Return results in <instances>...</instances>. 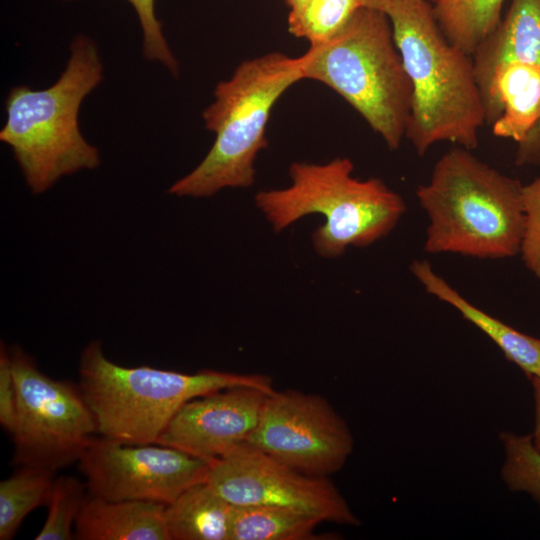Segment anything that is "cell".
I'll return each mask as SVG.
<instances>
[{
	"mask_svg": "<svg viewBox=\"0 0 540 540\" xmlns=\"http://www.w3.org/2000/svg\"><path fill=\"white\" fill-rule=\"evenodd\" d=\"M379 10L412 85L405 138L419 155L439 142L476 148L486 115L472 56L446 38L428 0H390Z\"/></svg>",
	"mask_w": 540,
	"mask_h": 540,
	"instance_id": "6da1fadb",
	"label": "cell"
},
{
	"mask_svg": "<svg viewBox=\"0 0 540 540\" xmlns=\"http://www.w3.org/2000/svg\"><path fill=\"white\" fill-rule=\"evenodd\" d=\"M523 184L457 147L416 189L428 225L424 251L479 259L520 253L525 229Z\"/></svg>",
	"mask_w": 540,
	"mask_h": 540,
	"instance_id": "7a4b0ae2",
	"label": "cell"
},
{
	"mask_svg": "<svg viewBox=\"0 0 540 540\" xmlns=\"http://www.w3.org/2000/svg\"><path fill=\"white\" fill-rule=\"evenodd\" d=\"M103 79V64L94 40L76 35L65 69L50 87H13L5 102L0 140L7 144L34 194L60 178L101 163L100 152L83 137L80 106Z\"/></svg>",
	"mask_w": 540,
	"mask_h": 540,
	"instance_id": "3957f363",
	"label": "cell"
},
{
	"mask_svg": "<svg viewBox=\"0 0 540 540\" xmlns=\"http://www.w3.org/2000/svg\"><path fill=\"white\" fill-rule=\"evenodd\" d=\"M347 157L326 163L293 162L290 185L261 190L254 202L272 229L280 233L312 214L325 218L312 233L316 253L343 255L348 247L363 248L387 236L406 212L403 198L378 178L358 179Z\"/></svg>",
	"mask_w": 540,
	"mask_h": 540,
	"instance_id": "277c9868",
	"label": "cell"
},
{
	"mask_svg": "<svg viewBox=\"0 0 540 540\" xmlns=\"http://www.w3.org/2000/svg\"><path fill=\"white\" fill-rule=\"evenodd\" d=\"M302 59L271 52L243 61L219 82L204 109L205 128L215 140L203 160L168 192L205 198L225 188H247L256 177L255 160L266 148V127L279 98L304 79Z\"/></svg>",
	"mask_w": 540,
	"mask_h": 540,
	"instance_id": "5b68a950",
	"label": "cell"
},
{
	"mask_svg": "<svg viewBox=\"0 0 540 540\" xmlns=\"http://www.w3.org/2000/svg\"><path fill=\"white\" fill-rule=\"evenodd\" d=\"M237 386L274 390L272 379L264 374L209 369L188 374L121 366L105 356L98 340L86 345L79 363V387L98 434L127 444H156L185 403Z\"/></svg>",
	"mask_w": 540,
	"mask_h": 540,
	"instance_id": "8992f818",
	"label": "cell"
},
{
	"mask_svg": "<svg viewBox=\"0 0 540 540\" xmlns=\"http://www.w3.org/2000/svg\"><path fill=\"white\" fill-rule=\"evenodd\" d=\"M304 79L328 86L350 104L390 150L405 138L412 85L387 15L363 6L326 42L301 55Z\"/></svg>",
	"mask_w": 540,
	"mask_h": 540,
	"instance_id": "52a82bcc",
	"label": "cell"
},
{
	"mask_svg": "<svg viewBox=\"0 0 540 540\" xmlns=\"http://www.w3.org/2000/svg\"><path fill=\"white\" fill-rule=\"evenodd\" d=\"M9 355L16 388L10 433L13 465L58 471L78 462L98 433L79 384L49 377L19 346H13Z\"/></svg>",
	"mask_w": 540,
	"mask_h": 540,
	"instance_id": "ba28073f",
	"label": "cell"
},
{
	"mask_svg": "<svg viewBox=\"0 0 540 540\" xmlns=\"http://www.w3.org/2000/svg\"><path fill=\"white\" fill-rule=\"evenodd\" d=\"M247 443L301 473L329 477L345 465L354 439L327 399L288 389L267 395Z\"/></svg>",
	"mask_w": 540,
	"mask_h": 540,
	"instance_id": "9c48e42d",
	"label": "cell"
},
{
	"mask_svg": "<svg viewBox=\"0 0 540 540\" xmlns=\"http://www.w3.org/2000/svg\"><path fill=\"white\" fill-rule=\"evenodd\" d=\"M77 463L91 496L163 505L206 482L212 464L172 447L127 444L101 435L93 437Z\"/></svg>",
	"mask_w": 540,
	"mask_h": 540,
	"instance_id": "30bf717a",
	"label": "cell"
},
{
	"mask_svg": "<svg viewBox=\"0 0 540 540\" xmlns=\"http://www.w3.org/2000/svg\"><path fill=\"white\" fill-rule=\"evenodd\" d=\"M206 482L232 505L281 506L322 522L360 524L328 477L301 473L249 443L213 462Z\"/></svg>",
	"mask_w": 540,
	"mask_h": 540,
	"instance_id": "8fae6325",
	"label": "cell"
},
{
	"mask_svg": "<svg viewBox=\"0 0 540 540\" xmlns=\"http://www.w3.org/2000/svg\"><path fill=\"white\" fill-rule=\"evenodd\" d=\"M269 393L237 386L196 397L178 410L156 444L213 463L248 442Z\"/></svg>",
	"mask_w": 540,
	"mask_h": 540,
	"instance_id": "7c38bea8",
	"label": "cell"
},
{
	"mask_svg": "<svg viewBox=\"0 0 540 540\" xmlns=\"http://www.w3.org/2000/svg\"><path fill=\"white\" fill-rule=\"evenodd\" d=\"M486 124L500 138L522 141L540 121V65L505 62L496 66L482 93Z\"/></svg>",
	"mask_w": 540,
	"mask_h": 540,
	"instance_id": "4fadbf2b",
	"label": "cell"
},
{
	"mask_svg": "<svg viewBox=\"0 0 540 540\" xmlns=\"http://www.w3.org/2000/svg\"><path fill=\"white\" fill-rule=\"evenodd\" d=\"M410 271L428 294L452 306L485 333L528 379L540 378V338L522 333L472 304L436 273L428 260L415 259Z\"/></svg>",
	"mask_w": 540,
	"mask_h": 540,
	"instance_id": "5bb4252c",
	"label": "cell"
},
{
	"mask_svg": "<svg viewBox=\"0 0 540 540\" xmlns=\"http://www.w3.org/2000/svg\"><path fill=\"white\" fill-rule=\"evenodd\" d=\"M165 506L150 501H111L88 494L74 525L78 540H170Z\"/></svg>",
	"mask_w": 540,
	"mask_h": 540,
	"instance_id": "9a60e30c",
	"label": "cell"
},
{
	"mask_svg": "<svg viewBox=\"0 0 540 540\" xmlns=\"http://www.w3.org/2000/svg\"><path fill=\"white\" fill-rule=\"evenodd\" d=\"M472 58L481 95L499 64L540 65V0H512L504 18L477 47Z\"/></svg>",
	"mask_w": 540,
	"mask_h": 540,
	"instance_id": "2e32d148",
	"label": "cell"
},
{
	"mask_svg": "<svg viewBox=\"0 0 540 540\" xmlns=\"http://www.w3.org/2000/svg\"><path fill=\"white\" fill-rule=\"evenodd\" d=\"M232 509L207 482L193 485L165 506L170 540H229Z\"/></svg>",
	"mask_w": 540,
	"mask_h": 540,
	"instance_id": "e0dca14e",
	"label": "cell"
},
{
	"mask_svg": "<svg viewBox=\"0 0 540 540\" xmlns=\"http://www.w3.org/2000/svg\"><path fill=\"white\" fill-rule=\"evenodd\" d=\"M322 521L291 508L233 505L229 540H311Z\"/></svg>",
	"mask_w": 540,
	"mask_h": 540,
	"instance_id": "ac0fdd59",
	"label": "cell"
},
{
	"mask_svg": "<svg viewBox=\"0 0 540 540\" xmlns=\"http://www.w3.org/2000/svg\"><path fill=\"white\" fill-rule=\"evenodd\" d=\"M505 0H435V18L446 38L469 55L502 19Z\"/></svg>",
	"mask_w": 540,
	"mask_h": 540,
	"instance_id": "d6986e66",
	"label": "cell"
},
{
	"mask_svg": "<svg viewBox=\"0 0 540 540\" xmlns=\"http://www.w3.org/2000/svg\"><path fill=\"white\" fill-rule=\"evenodd\" d=\"M56 470L20 466L0 482V539L10 540L24 518L49 502Z\"/></svg>",
	"mask_w": 540,
	"mask_h": 540,
	"instance_id": "ffe728a7",
	"label": "cell"
},
{
	"mask_svg": "<svg viewBox=\"0 0 540 540\" xmlns=\"http://www.w3.org/2000/svg\"><path fill=\"white\" fill-rule=\"evenodd\" d=\"M363 6V0H307L290 9L288 30L310 45L320 44L337 34Z\"/></svg>",
	"mask_w": 540,
	"mask_h": 540,
	"instance_id": "44dd1931",
	"label": "cell"
},
{
	"mask_svg": "<svg viewBox=\"0 0 540 540\" xmlns=\"http://www.w3.org/2000/svg\"><path fill=\"white\" fill-rule=\"evenodd\" d=\"M505 459L501 478L514 492L529 494L540 506V452L534 447L531 434L501 432Z\"/></svg>",
	"mask_w": 540,
	"mask_h": 540,
	"instance_id": "7402d4cb",
	"label": "cell"
},
{
	"mask_svg": "<svg viewBox=\"0 0 540 540\" xmlns=\"http://www.w3.org/2000/svg\"><path fill=\"white\" fill-rule=\"evenodd\" d=\"M88 497L86 482L74 476L56 477L47 504L48 514L35 540H71L77 516Z\"/></svg>",
	"mask_w": 540,
	"mask_h": 540,
	"instance_id": "603a6c76",
	"label": "cell"
},
{
	"mask_svg": "<svg viewBox=\"0 0 540 540\" xmlns=\"http://www.w3.org/2000/svg\"><path fill=\"white\" fill-rule=\"evenodd\" d=\"M68 1V0H64ZM134 8L143 34L142 53L145 59L159 62L174 76L179 74V64L170 49L156 17V0H127Z\"/></svg>",
	"mask_w": 540,
	"mask_h": 540,
	"instance_id": "cb8c5ba5",
	"label": "cell"
},
{
	"mask_svg": "<svg viewBox=\"0 0 540 540\" xmlns=\"http://www.w3.org/2000/svg\"><path fill=\"white\" fill-rule=\"evenodd\" d=\"M525 229L520 255L527 269L540 279V176L523 186Z\"/></svg>",
	"mask_w": 540,
	"mask_h": 540,
	"instance_id": "d4e9b609",
	"label": "cell"
},
{
	"mask_svg": "<svg viewBox=\"0 0 540 540\" xmlns=\"http://www.w3.org/2000/svg\"><path fill=\"white\" fill-rule=\"evenodd\" d=\"M16 388L9 350L1 343L0 350V423L9 434L15 423Z\"/></svg>",
	"mask_w": 540,
	"mask_h": 540,
	"instance_id": "484cf974",
	"label": "cell"
},
{
	"mask_svg": "<svg viewBox=\"0 0 540 540\" xmlns=\"http://www.w3.org/2000/svg\"><path fill=\"white\" fill-rule=\"evenodd\" d=\"M515 164L517 166H540V121L522 141L517 143Z\"/></svg>",
	"mask_w": 540,
	"mask_h": 540,
	"instance_id": "4316f807",
	"label": "cell"
},
{
	"mask_svg": "<svg viewBox=\"0 0 540 540\" xmlns=\"http://www.w3.org/2000/svg\"><path fill=\"white\" fill-rule=\"evenodd\" d=\"M534 398V428L531 433L534 447L540 452V378H529Z\"/></svg>",
	"mask_w": 540,
	"mask_h": 540,
	"instance_id": "83f0119b",
	"label": "cell"
},
{
	"mask_svg": "<svg viewBox=\"0 0 540 540\" xmlns=\"http://www.w3.org/2000/svg\"><path fill=\"white\" fill-rule=\"evenodd\" d=\"M389 1L390 0H363V4L366 7L380 9L384 4H386Z\"/></svg>",
	"mask_w": 540,
	"mask_h": 540,
	"instance_id": "f1b7e54d",
	"label": "cell"
},
{
	"mask_svg": "<svg viewBox=\"0 0 540 540\" xmlns=\"http://www.w3.org/2000/svg\"><path fill=\"white\" fill-rule=\"evenodd\" d=\"M307 0H286V3L290 9H294L296 7H299L303 3H305Z\"/></svg>",
	"mask_w": 540,
	"mask_h": 540,
	"instance_id": "f546056e",
	"label": "cell"
},
{
	"mask_svg": "<svg viewBox=\"0 0 540 540\" xmlns=\"http://www.w3.org/2000/svg\"><path fill=\"white\" fill-rule=\"evenodd\" d=\"M429 2L433 3L435 0H428Z\"/></svg>",
	"mask_w": 540,
	"mask_h": 540,
	"instance_id": "4dcf8cb0",
	"label": "cell"
}]
</instances>
